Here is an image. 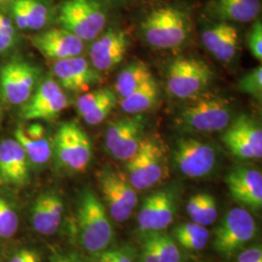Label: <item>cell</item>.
<instances>
[{"instance_id": "12", "label": "cell", "mask_w": 262, "mask_h": 262, "mask_svg": "<svg viewBox=\"0 0 262 262\" xmlns=\"http://www.w3.org/2000/svg\"><path fill=\"white\" fill-rule=\"evenodd\" d=\"M174 161L179 170L188 178H203L216 163L214 148L194 138H182L174 150Z\"/></svg>"}, {"instance_id": "30", "label": "cell", "mask_w": 262, "mask_h": 262, "mask_svg": "<svg viewBox=\"0 0 262 262\" xmlns=\"http://www.w3.org/2000/svg\"><path fill=\"white\" fill-rule=\"evenodd\" d=\"M28 19V30H40L52 19V8L47 0H19Z\"/></svg>"}, {"instance_id": "6", "label": "cell", "mask_w": 262, "mask_h": 262, "mask_svg": "<svg viewBox=\"0 0 262 262\" xmlns=\"http://www.w3.org/2000/svg\"><path fill=\"white\" fill-rule=\"evenodd\" d=\"M256 231V223L251 213L245 208H234L226 213L215 229V250L229 259L253 240Z\"/></svg>"}, {"instance_id": "22", "label": "cell", "mask_w": 262, "mask_h": 262, "mask_svg": "<svg viewBox=\"0 0 262 262\" xmlns=\"http://www.w3.org/2000/svg\"><path fill=\"white\" fill-rule=\"evenodd\" d=\"M14 136L26 151L29 162L34 165H44L51 159L52 145L41 124L32 123L27 128L19 125L14 132Z\"/></svg>"}, {"instance_id": "10", "label": "cell", "mask_w": 262, "mask_h": 262, "mask_svg": "<svg viewBox=\"0 0 262 262\" xmlns=\"http://www.w3.org/2000/svg\"><path fill=\"white\" fill-rule=\"evenodd\" d=\"M223 142L238 159H261V127L258 122L247 115L239 116L227 126L223 135Z\"/></svg>"}, {"instance_id": "20", "label": "cell", "mask_w": 262, "mask_h": 262, "mask_svg": "<svg viewBox=\"0 0 262 262\" xmlns=\"http://www.w3.org/2000/svg\"><path fill=\"white\" fill-rule=\"evenodd\" d=\"M204 47L223 62H230L239 51V33L230 23L219 21L201 33Z\"/></svg>"}, {"instance_id": "32", "label": "cell", "mask_w": 262, "mask_h": 262, "mask_svg": "<svg viewBox=\"0 0 262 262\" xmlns=\"http://www.w3.org/2000/svg\"><path fill=\"white\" fill-rule=\"evenodd\" d=\"M19 217L9 202L0 196V237L8 239L17 233Z\"/></svg>"}, {"instance_id": "2", "label": "cell", "mask_w": 262, "mask_h": 262, "mask_svg": "<svg viewBox=\"0 0 262 262\" xmlns=\"http://www.w3.org/2000/svg\"><path fill=\"white\" fill-rule=\"evenodd\" d=\"M78 224L80 240L86 252H103L112 242L114 229L106 207L90 189H85L81 196Z\"/></svg>"}, {"instance_id": "15", "label": "cell", "mask_w": 262, "mask_h": 262, "mask_svg": "<svg viewBox=\"0 0 262 262\" xmlns=\"http://www.w3.org/2000/svg\"><path fill=\"white\" fill-rule=\"evenodd\" d=\"M232 199L243 208L257 212L262 208V174L257 169L237 166L225 178Z\"/></svg>"}, {"instance_id": "39", "label": "cell", "mask_w": 262, "mask_h": 262, "mask_svg": "<svg viewBox=\"0 0 262 262\" xmlns=\"http://www.w3.org/2000/svg\"><path fill=\"white\" fill-rule=\"evenodd\" d=\"M9 262H40V258L34 251L25 249L15 253Z\"/></svg>"}, {"instance_id": "1", "label": "cell", "mask_w": 262, "mask_h": 262, "mask_svg": "<svg viewBox=\"0 0 262 262\" xmlns=\"http://www.w3.org/2000/svg\"><path fill=\"white\" fill-rule=\"evenodd\" d=\"M141 31L151 47L173 49L186 42L190 32V19L186 11L177 6H162L146 15Z\"/></svg>"}, {"instance_id": "11", "label": "cell", "mask_w": 262, "mask_h": 262, "mask_svg": "<svg viewBox=\"0 0 262 262\" xmlns=\"http://www.w3.org/2000/svg\"><path fill=\"white\" fill-rule=\"evenodd\" d=\"M144 122L140 116L132 115L110 122L105 133V146L115 159L127 161L140 145Z\"/></svg>"}, {"instance_id": "26", "label": "cell", "mask_w": 262, "mask_h": 262, "mask_svg": "<svg viewBox=\"0 0 262 262\" xmlns=\"http://www.w3.org/2000/svg\"><path fill=\"white\" fill-rule=\"evenodd\" d=\"M151 78H154V76L149 66L143 61H133L124 67L117 77L115 82V93L121 98H123Z\"/></svg>"}, {"instance_id": "14", "label": "cell", "mask_w": 262, "mask_h": 262, "mask_svg": "<svg viewBox=\"0 0 262 262\" xmlns=\"http://www.w3.org/2000/svg\"><path fill=\"white\" fill-rule=\"evenodd\" d=\"M68 106V99L61 86L48 78L25 103L20 117L25 121L53 120Z\"/></svg>"}, {"instance_id": "37", "label": "cell", "mask_w": 262, "mask_h": 262, "mask_svg": "<svg viewBox=\"0 0 262 262\" xmlns=\"http://www.w3.org/2000/svg\"><path fill=\"white\" fill-rule=\"evenodd\" d=\"M10 12L12 16V20L15 24L16 28L20 30H28V19L19 0L12 1L10 6Z\"/></svg>"}, {"instance_id": "40", "label": "cell", "mask_w": 262, "mask_h": 262, "mask_svg": "<svg viewBox=\"0 0 262 262\" xmlns=\"http://www.w3.org/2000/svg\"><path fill=\"white\" fill-rule=\"evenodd\" d=\"M16 42H17V40L5 36V35L0 31V54L9 51L11 48H13L15 46Z\"/></svg>"}, {"instance_id": "38", "label": "cell", "mask_w": 262, "mask_h": 262, "mask_svg": "<svg viewBox=\"0 0 262 262\" xmlns=\"http://www.w3.org/2000/svg\"><path fill=\"white\" fill-rule=\"evenodd\" d=\"M237 262H262L261 247H255L243 251L238 255Z\"/></svg>"}, {"instance_id": "9", "label": "cell", "mask_w": 262, "mask_h": 262, "mask_svg": "<svg viewBox=\"0 0 262 262\" xmlns=\"http://www.w3.org/2000/svg\"><path fill=\"white\" fill-rule=\"evenodd\" d=\"M56 157L62 166L73 172H83L89 167L92 157V143L75 122L62 123L56 132Z\"/></svg>"}, {"instance_id": "43", "label": "cell", "mask_w": 262, "mask_h": 262, "mask_svg": "<svg viewBox=\"0 0 262 262\" xmlns=\"http://www.w3.org/2000/svg\"><path fill=\"white\" fill-rule=\"evenodd\" d=\"M0 1H5V0H0Z\"/></svg>"}, {"instance_id": "33", "label": "cell", "mask_w": 262, "mask_h": 262, "mask_svg": "<svg viewBox=\"0 0 262 262\" xmlns=\"http://www.w3.org/2000/svg\"><path fill=\"white\" fill-rule=\"evenodd\" d=\"M238 89L244 94H249L256 99L261 100L262 67H255L252 71L242 77L238 83Z\"/></svg>"}, {"instance_id": "24", "label": "cell", "mask_w": 262, "mask_h": 262, "mask_svg": "<svg viewBox=\"0 0 262 262\" xmlns=\"http://www.w3.org/2000/svg\"><path fill=\"white\" fill-rule=\"evenodd\" d=\"M143 262H180L178 244L169 235L149 232L142 250Z\"/></svg>"}, {"instance_id": "5", "label": "cell", "mask_w": 262, "mask_h": 262, "mask_svg": "<svg viewBox=\"0 0 262 262\" xmlns=\"http://www.w3.org/2000/svg\"><path fill=\"white\" fill-rule=\"evenodd\" d=\"M231 115V105L226 98L206 94L184 108L180 114V122L192 130L210 133L226 128Z\"/></svg>"}, {"instance_id": "34", "label": "cell", "mask_w": 262, "mask_h": 262, "mask_svg": "<svg viewBox=\"0 0 262 262\" xmlns=\"http://www.w3.org/2000/svg\"><path fill=\"white\" fill-rule=\"evenodd\" d=\"M110 91H111L110 88H100L90 92L88 91L86 93L82 94L76 101V108L79 115L82 117L84 114L89 112L103 97L109 94Z\"/></svg>"}, {"instance_id": "29", "label": "cell", "mask_w": 262, "mask_h": 262, "mask_svg": "<svg viewBox=\"0 0 262 262\" xmlns=\"http://www.w3.org/2000/svg\"><path fill=\"white\" fill-rule=\"evenodd\" d=\"M155 210L150 232L161 231L167 228L174 221L176 206L172 193L166 190L155 192Z\"/></svg>"}, {"instance_id": "3", "label": "cell", "mask_w": 262, "mask_h": 262, "mask_svg": "<svg viewBox=\"0 0 262 262\" xmlns=\"http://www.w3.org/2000/svg\"><path fill=\"white\" fill-rule=\"evenodd\" d=\"M57 20L60 28L90 42L102 33L107 11L99 0H64L59 5Z\"/></svg>"}, {"instance_id": "7", "label": "cell", "mask_w": 262, "mask_h": 262, "mask_svg": "<svg viewBox=\"0 0 262 262\" xmlns=\"http://www.w3.org/2000/svg\"><path fill=\"white\" fill-rule=\"evenodd\" d=\"M213 78V71L204 61L194 57H178L167 71V89L180 99L197 96L206 89Z\"/></svg>"}, {"instance_id": "42", "label": "cell", "mask_w": 262, "mask_h": 262, "mask_svg": "<svg viewBox=\"0 0 262 262\" xmlns=\"http://www.w3.org/2000/svg\"><path fill=\"white\" fill-rule=\"evenodd\" d=\"M113 1H115V2H125L127 0H113Z\"/></svg>"}, {"instance_id": "19", "label": "cell", "mask_w": 262, "mask_h": 262, "mask_svg": "<svg viewBox=\"0 0 262 262\" xmlns=\"http://www.w3.org/2000/svg\"><path fill=\"white\" fill-rule=\"evenodd\" d=\"M29 160L16 139L0 143V184L19 187L28 183Z\"/></svg>"}, {"instance_id": "25", "label": "cell", "mask_w": 262, "mask_h": 262, "mask_svg": "<svg viewBox=\"0 0 262 262\" xmlns=\"http://www.w3.org/2000/svg\"><path fill=\"white\" fill-rule=\"evenodd\" d=\"M159 89L155 78L141 84L129 95L121 98L123 112L129 115H139L151 109L159 99Z\"/></svg>"}, {"instance_id": "13", "label": "cell", "mask_w": 262, "mask_h": 262, "mask_svg": "<svg viewBox=\"0 0 262 262\" xmlns=\"http://www.w3.org/2000/svg\"><path fill=\"white\" fill-rule=\"evenodd\" d=\"M39 71L28 62L13 60L3 66L0 84L3 97L13 105L25 104L35 91Z\"/></svg>"}, {"instance_id": "17", "label": "cell", "mask_w": 262, "mask_h": 262, "mask_svg": "<svg viewBox=\"0 0 262 262\" xmlns=\"http://www.w3.org/2000/svg\"><path fill=\"white\" fill-rule=\"evenodd\" d=\"M53 72L59 85L73 93L88 91L102 80L99 71L80 56L56 60L53 66Z\"/></svg>"}, {"instance_id": "31", "label": "cell", "mask_w": 262, "mask_h": 262, "mask_svg": "<svg viewBox=\"0 0 262 262\" xmlns=\"http://www.w3.org/2000/svg\"><path fill=\"white\" fill-rule=\"evenodd\" d=\"M116 103H117V94L115 93V91L111 90L109 94L103 97L89 112L84 114L82 118L88 124L97 125L107 119V117L110 115L114 107L116 106Z\"/></svg>"}, {"instance_id": "16", "label": "cell", "mask_w": 262, "mask_h": 262, "mask_svg": "<svg viewBox=\"0 0 262 262\" xmlns=\"http://www.w3.org/2000/svg\"><path fill=\"white\" fill-rule=\"evenodd\" d=\"M128 46V36L123 30L108 28L90 48L91 63L99 72L109 71L122 62Z\"/></svg>"}, {"instance_id": "35", "label": "cell", "mask_w": 262, "mask_h": 262, "mask_svg": "<svg viewBox=\"0 0 262 262\" xmlns=\"http://www.w3.org/2000/svg\"><path fill=\"white\" fill-rule=\"evenodd\" d=\"M247 44L253 57L259 61L262 59V24L260 19H255L247 39Z\"/></svg>"}, {"instance_id": "28", "label": "cell", "mask_w": 262, "mask_h": 262, "mask_svg": "<svg viewBox=\"0 0 262 262\" xmlns=\"http://www.w3.org/2000/svg\"><path fill=\"white\" fill-rule=\"evenodd\" d=\"M175 241L187 251H201L207 246L210 233L206 226L195 223H186L179 225L174 230Z\"/></svg>"}, {"instance_id": "41", "label": "cell", "mask_w": 262, "mask_h": 262, "mask_svg": "<svg viewBox=\"0 0 262 262\" xmlns=\"http://www.w3.org/2000/svg\"><path fill=\"white\" fill-rule=\"evenodd\" d=\"M52 262H81L80 259L71 253H62V254H56L54 256Z\"/></svg>"}, {"instance_id": "18", "label": "cell", "mask_w": 262, "mask_h": 262, "mask_svg": "<svg viewBox=\"0 0 262 262\" xmlns=\"http://www.w3.org/2000/svg\"><path fill=\"white\" fill-rule=\"evenodd\" d=\"M31 43L43 56L56 61L81 56L84 51V41L61 28L38 33Z\"/></svg>"}, {"instance_id": "36", "label": "cell", "mask_w": 262, "mask_h": 262, "mask_svg": "<svg viewBox=\"0 0 262 262\" xmlns=\"http://www.w3.org/2000/svg\"><path fill=\"white\" fill-rule=\"evenodd\" d=\"M96 254L94 262H134L131 253L125 249L103 251Z\"/></svg>"}, {"instance_id": "23", "label": "cell", "mask_w": 262, "mask_h": 262, "mask_svg": "<svg viewBox=\"0 0 262 262\" xmlns=\"http://www.w3.org/2000/svg\"><path fill=\"white\" fill-rule=\"evenodd\" d=\"M210 11L220 21L251 23L261 11L260 0H213Z\"/></svg>"}, {"instance_id": "21", "label": "cell", "mask_w": 262, "mask_h": 262, "mask_svg": "<svg viewBox=\"0 0 262 262\" xmlns=\"http://www.w3.org/2000/svg\"><path fill=\"white\" fill-rule=\"evenodd\" d=\"M64 212L62 199L56 193H44L35 200L31 223L35 231L42 235L56 233L61 224Z\"/></svg>"}, {"instance_id": "4", "label": "cell", "mask_w": 262, "mask_h": 262, "mask_svg": "<svg viewBox=\"0 0 262 262\" xmlns=\"http://www.w3.org/2000/svg\"><path fill=\"white\" fill-rule=\"evenodd\" d=\"M126 170L136 190H146L167 178L168 165L161 144L152 137H144L136 152L126 161Z\"/></svg>"}, {"instance_id": "27", "label": "cell", "mask_w": 262, "mask_h": 262, "mask_svg": "<svg viewBox=\"0 0 262 262\" xmlns=\"http://www.w3.org/2000/svg\"><path fill=\"white\" fill-rule=\"evenodd\" d=\"M186 211L192 223L202 226L214 224L219 215L215 197L209 193H198L190 197Z\"/></svg>"}, {"instance_id": "8", "label": "cell", "mask_w": 262, "mask_h": 262, "mask_svg": "<svg viewBox=\"0 0 262 262\" xmlns=\"http://www.w3.org/2000/svg\"><path fill=\"white\" fill-rule=\"evenodd\" d=\"M99 187L113 220L118 223L128 220L137 205L138 197L127 176L122 172L105 169L99 175Z\"/></svg>"}]
</instances>
